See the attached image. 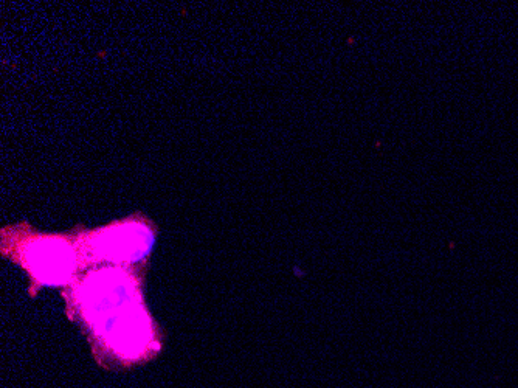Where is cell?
I'll return each mask as SVG.
<instances>
[{
    "instance_id": "7a4b0ae2",
    "label": "cell",
    "mask_w": 518,
    "mask_h": 388,
    "mask_svg": "<svg viewBox=\"0 0 518 388\" xmlns=\"http://www.w3.org/2000/svg\"><path fill=\"white\" fill-rule=\"evenodd\" d=\"M146 241V230L142 227H123L104 236L101 250L112 260H137L148 249Z\"/></svg>"
},
{
    "instance_id": "3957f363",
    "label": "cell",
    "mask_w": 518,
    "mask_h": 388,
    "mask_svg": "<svg viewBox=\"0 0 518 388\" xmlns=\"http://www.w3.org/2000/svg\"><path fill=\"white\" fill-rule=\"evenodd\" d=\"M148 325L145 317L129 312L115 320L111 328L112 345L123 354H137L148 342Z\"/></svg>"
},
{
    "instance_id": "6da1fadb",
    "label": "cell",
    "mask_w": 518,
    "mask_h": 388,
    "mask_svg": "<svg viewBox=\"0 0 518 388\" xmlns=\"http://www.w3.org/2000/svg\"><path fill=\"white\" fill-rule=\"evenodd\" d=\"M30 264L42 280L61 281L72 272V250L59 241H44L32 247Z\"/></svg>"
}]
</instances>
